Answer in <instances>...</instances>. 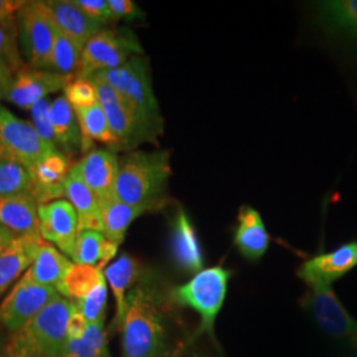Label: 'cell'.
Returning a JSON list of instances; mask_svg holds the SVG:
<instances>
[{
    "label": "cell",
    "instance_id": "cell-1",
    "mask_svg": "<svg viewBox=\"0 0 357 357\" xmlns=\"http://www.w3.org/2000/svg\"><path fill=\"white\" fill-rule=\"evenodd\" d=\"M167 303L166 298L147 283H138L130 290L119 327L122 357H180L185 343Z\"/></svg>",
    "mask_w": 357,
    "mask_h": 357
},
{
    "label": "cell",
    "instance_id": "cell-2",
    "mask_svg": "<svg viewBox=\"0 0 357 357\" xmlns=\"http://www.w3.org/2000/svg\"><path fill=\"white\" fill-rule=\"evenodd\" d=\"M172 175L168 151H134L119 159L116 196L126 204L158 208Z\"/></svg>",
    "mask_w": 357,
    "mask_h": 357
},
{
    "label": "cell",
    "instance_id": "cell-3",
    "mask_svg": "<svg viewBox=\"0 0 357 357\" xmlns=\"http://www.w3.org/2000/svg\"><path fill=\"white\" fill-rule=\"evenodd\" d=\"M75 305L57 296L22 330L13 332L7 344V357H68V320Z\"/></svg>",
    "mask_w": 357,
    "mask_h": 357
},
{
    "label": "cell",
    "instance_id": "cell-4",
    "mask_svg": "<svg viewBox=\"0 0 357 357\" xmlns=\"http://www.w3.org/2000/svg\"><path fill=\"white\" fill-rule=\"evenodd\" d=\"M91 77L101 79L121 94L138 115L151 142H156L158 135L163 132V118L153 94L149 59L144 54L134 56L116 69L100 72Z\"/></svg>",
    "mask_w": 357,
    "mask_h": 357
},
{
    "label": "cell",
    "instance_id": "cell-5",
    "mask_svg": "<svg viewBox=\"0 0 357 357\" xmlns=\"http://www.w3.org/2000/svg\"><path fill=\"white\" fill-rule=\"evenodd\" d=\"M231 271L228 268L215 266L203 268L192 277V280L169 290L172 303L188 307L199 315L197 335L206 333L215 343V324L218 312L224 305Z\"/></svg>",
    "mask_w": 357,
    "mask_h": 357
},
{
    "label": "cell",
    "instance_id": "cell-6",
    "mask_svg": "<svg viewBox=\"0 0 357 357\" xmlns=\"http://www.w3.org/2000/svg\"><path fill=\"white\" fill-rule=\"evenodd\" d=\"M144 51L137 33L130 28H102L82 50L78 76L90 78L100 72L116 69Z\"/></svg>",
    "mask_w": 357,
    "mask_h": 357
},
{
    "label": "cell",
    "instance_id": "cell-7",
    "mask_svg": "<svg viewBox=\"0 0 357 357\" xmlns=\"http://www.w3.org/2000/svg\"><path fill=\"white\" fill-rule=\"evenodd\" d=\"M301 305L351 357H357V321L345 310L331 287L307 289Z\"/></svg>",
    "mask_w": 357,
    "mask_h": 357
},
{
    "label": "cell",
    "instance_id": "cell-8",
    "mask_svg": "<svg viewBox=\"0 0 357 357\" xmlns=\"http://www.w3.org/2000/svg\"><path fill=\"white\" fill-rule=\"evenodd\" d=\"M0 141L10 153L11 160L26 167L29 172L33 171L40 162L53 153H59L56 146L44 141L38 135L32 123L20 119L1 105Z\"/></svg>",
    "mask_w": 357,
    "mask_h": 357
},
{
    "label": "cell",
    "instance_id": "cell-9",
    "mask_svg": "<svg viewBox=\"0 0 357 357\" xmlns=\"http://www.w3.org/2000/svg\"><path fill=\"white\" fill-rule=\"evenodd\" d=\"M17 31L28 68L48 70L56 29L40 0L24 3L17 13Z\"/></svg>",
    "mask_w": 357,
    "mask_h": 357
},
{
    "label": "cell",
    "instance_id": "cell-10",
    "mask_svg": "<svg viewBox=\"0 0 357 357\" xmlns=\"http://www.w3.org/2000/svg\"><path fill=\"white\" fill-rule=\"evenodd\" d=\"M63 296L89 324L106 319L107 282L101 268L75 264L65 278Z\"/></svg>",
    "mask_w": 357,
    "mask_h": 357
},
{
    "label": "cell",
    "instance_id": "cell-11",
    "mask_svg": "<svg viewBox=\"0 0 357 357\" xmlns=\"http://www.w3.org/2000/svg\"><path fill=\"white\" fill-rule=\"evenodd\" d=\"M90 78L96 85L98 103L107 116L119 150H131L142 142H151L130 103L101 79L96 77Z\"/></svg>",
    "mask_w": 357,
    "mask_h": 357
},
{
    "label": "cell",
    "instance_id": "cell-12",
    "mask_svg": "<svg viewBox=\"0 0 357 357\" xmlns=\"http://www.w3.org/2000/svg\"><path fill=\"white\" fill-rule=\"evenodd\" d=\"M57 290L20 278L0 305V320L11 332L19 331L54 301Z\"/></svg>",
    "mask_w": 357,
    "mask_h": 357
},
{
    "label": "cell",
    "instance_id": "cell-13",
    "mask_svg": "<svg viewBox=\"0 0 357 357\" xmlns=\"http://www.w3.org/2000/svg\"><path fill=\"white\" fill-rule=\"evenodd\" d=\"M38 233L69 258L78 236V218L73 205L60 199L38 205Z\"/></svg>",
    "mask_w": 357,
    "mask_h": 357
},
{
    "label": "cell",
    "instance_id": "cell-14",
    "mask_svg": "<svg viewBox=\"0 0 357 357\" xmlns=\"http://www.w3.org/2000/svg\"><path fill=\"white\" fill-rule=\"evenodd\" d=\"M355 266H357V243H349L330 253L307 259L298 268L296 275L306 283L308 289L331 287L333 282Z\"/></svg>",
    "mask_w": 357,
    "mask_h": 357
},
{
    "label": "cell",
    "instance_id": "cell-15",
    "mask_svg": "<svg viewBox=\"0 0 357 357\" xmlns=\"http://www.w3.org/2000/svg\"><path fill=\"white\" fill-rule=\"evenodd\" d=\"M73 78L75 77L61 76L51 70L31 69L26 66L15 75L6 101L24 110H31L36 103L47 100L52 93L64 90Z\"/></svg>",
    "mask_w": 357,
    "mask_h": 357
},
{
    "label": "cell",
    "instance_id": "cell-16",
    "mask_svg": "<svg viewBox=\"0 0 357 357\" xmlns=\"http://www.w3.org/2000/svg\"><path fill=\"white\" fill-rule=\"evenodd\" d=\"M78 176L89 187L98 200L109 199L115 193L119 159L114 150H91L73 165Z\"/></svg>",
    "mask_w": 357,
    "mask_h": 357
},
{
    "label": "cell",
    "instance_id": "cell-17",
    "mask_svg": "<svg viewBox=\"0 0 357 357\" xmlns=\"http://www.w3.org/2000/svg\"><path fill=\"white\" fill-rule=\"evenodd\" d=\"M41 6L53 26L82 48L102 29L73 0H45Z\"/></svg>",
    "mask_w": 357,
    "mask_h": 357
},
{
    "label": "cell",
    "instance_id": "cell-18",
    "mask_svg": "<svg viewBox=\"0 0 357 357\" xmlns=\"http://www.w3.org/2000/svg\"><path fill=\"white\" fill-rule=\"evenodd\" d=\"M73 265L75 262L68 255L41 237L36 258L22 278L35 284L52 287L63 295L65 278Z\"/></svg>",
    "mask_w": 357,
    "mask_h": 357
},
{
    "label": "cell",
    "instance_id": "cell-19",
    "mask_svg": "<svg viewBox=\"0 0 357 357\" xmlns=\"http://www.w3.org/2000/svg\"><path fill=\"white\" fill-rule=\"evenodd\" d=\"M72 165L65 153H56L31 171V190L38 205L60 200L65 196V181Z\"/></svg>",
    "mask_w": 357,
    "mask_h": 357
},
{
    "label": "cell",
    "instance_id": "cell-20",
    "mask_svg": "<svg viewBox=\"0 0 357 357\" xmlns=\"http://www.w3.org/2000/svg\"><path fill=\"white\" fill-rule=\"evenodd\" d=\"M171 253L178 268L188 274H197L204 266V255L191 218L178 208L172 218Z\"/></svg>",
    "mask_w": 357,
    "mask_h": 357
},
{
    "label": "cell",
    "instance_id": "cell-21",
    "mask_svg": "<svg viewBox=\"0 0 357 357\" xmlns=\"http://www.w3.org/2000/svg\"><path fill=\"white\" fill-rule=\"evenodd\" d=\"M40 234L19 236L0 253V296L20 280L38 255Z\"/></svg>",
    "mask_w": 357,
    "mask_h": 357
},
{
    "label": "cell",
    "instance_id": "cell-22",
    "mask_svg": "<svg viewBox=\"0 0 357 357\" xmlns=\"http://www.w3.org/2000/svg\"><path fill=\"white\" fill-rule=\"evenodd\" d=\"M38 204L31 192L0 197V225L16 237L38 233Z\"/></svg>",
    "mask_w": 357,
    "mask_h": 357
},
{
    "label": "cell",
    "instance_id": "cell-23",
    "mask_svg": "<svg viewBox=\"0 0 357 357\" xmlns=\"http://www.w3.org/2000/svg\"><path fill=\"white\" fill-rule=\"evenodd\" d=\"M268 243L270 237L259 212L249 205H243L234 231V245L240 255L249 261H258L268 252Z\"/></svg>",
    "mask_w": 357,
    "mask_h": 357
},
{
    "label": "cell",
    "instance_id": "cell-24",
    "mask_svg": "<svg viewBox=\"0 0 357 357\" xmlns=\"http://www.w3.org/2000/svg\"><path fill=\"white\" fill-rule=\"evenodd\" d=\"M65 197L73 205L78 218V233L84 230L102 231V215L98 199L72 168L65 181Z\"/></svg>",
    "mask_w": 357,
    "mask_h": 357
},
{
    "label": "cell",
    "instance_id": "cell-25",
    "mask_svg": "<svg viewBox=\"0 0 357 357\" xmlns=\"http://www.w3.org/2000/svg\"><path fill=\"white\" fill-rule=\"evenodd\" d=\"M103 274L114 295L115 318L113 326L119 330L125 317L128 294L137 286L135 283L139 282L141 278V265L131 255H122L103 270Z\"/></svg>",
    "mask_w": 357,
    "mask_h": 357
},
{
    "label": "cell",
    "instance_id": "cell-26",
    "mask_svg": "<svg viewBox=\"0 0 357 357\" xmlns=\"http://www.w3.org/2000/svg\"><path fill=\"white\" fill-rule=\"evenodd\" d=\"M118 248L119 246L110 241L102 231L84 230L77 236L70 259H73V262L78 265L105 270L109 266V262L116 255Z\"/></svg>",
    "mask_w": 357,
    "mask_h": 357
},
{
    "label": "cell",
    "instance_id": "cell-27",
    "mask_svg": "<svg viewBox=\"0 0 357 357\" xmlns=\"http://www.w3.org/2000/svg\"><path fill=\"white\" fill-rule=\"evenodd\" d=\"M98 203L102 215L103 234L118 246L125 241L132 221L150 211L143 206L126 204L116 195L98 200Z\"/></svg>",
    "mask_w": 357,
    "mask_h": 357
},
{
    "label": "cell",
    "instance_id": "cell-28",
    "mask_svg": "<svg viewBox=\"0 0 357 357\" xmlns=\"http://www.w3.org/2000/svg\"><path fill=\"white\" fill-rule=\"evenodd\" d=\"M81 131V150L85 153L93 147L94 142H100L113 150H119L118 141L110 128L107 116L100 103L86 109H75Z\"/></svg>",
    "mask_w": 357,
    "mask_h": 357
},
{
    "label": "cell",
    "instance_id": "cell-29",
    "mask_svg": "<svg viewBox=\"0 0 357 357\" xmlns=\"http://www.w3.org/2000/svg\"><path fill=\"white\" fill-rule=\"evenodd\" d=\"M51 116L57 149L60 146L66 153H73L81 146V131L75 109L65 97H57L51 102Z\"/></svg>",
    "mask_w": 357,
    "mask_h": 357
},
{
    "label": "cell",
    "instance_id": "cell-30",
    "mask_svg": "<svg viewBox=\"0 0 357 357\" xmlns=\"http://www.w3.org/2000/svg\"><path fill=\"white\" fill-rule=\"evenodd\" d=\"M82 50L84 48L79 47L72 38H66L64 33L56 29L54 45H53L48 70L61 76L76 78L81 69Z\"/></svg>",
    "mask_w": 357,
    "mask_h": 357
},
{
    "label": "cell",
    "instance_id": "cell-31",
    "mask_svg": "<svg viewBox=\"0 0 357 357\" xmlns=\"http://www.w3.org/2000/svg\"><path fill=\"white\" fill-rule=\"evenodd\" d=\"M68 357H112L105 331V320L89 324L82 339H69Z\"/></svg>",
    "mask_w": 357,
    "mask_h": 357
},
{
    "label": "cell",
    "instance_id": "cell-32",
    "mask_svg": "<svg viewBox=\"0 0 357 357\" xmlns=\"http://www.w3.org/2000/svg\"><path fill=\"white\" fill-rule=\"evenodd\" d=\"M320 8L331 26L357 36V0L321 1Z\"/></svg>",
    "mask_w": 357,
    "mask_h": 357
},
{
    "label": "cell",
    "instance_id": "cell-33",
    "mask_svg": "<svg viewBox=\"0 0 357 357\" xmlns=\"http://www.w3.org/2000/svg\"><path fill=\"white\" fill-rule=\"evenodd\" d=\"M31 190V174L13 160H0V197Z\"/></svg>",
    "mask_w": 357,
    "mask_h": 357
},
{
    "label": "cell",
    "instance_id": "cell-34",
    "mask_svg": "<svg viewBox=\"0 0 357 357\" xmlns=\"http://www.w3.org/2000/svg\"><path fill=\"white\" fill-rule=\"evenodd\" d=\"M0 60L8 65L13 75L26 68L19 50L17 24L10 26L0 23Z\"/></svg>",
    "mask_w": 357,
    "mask_h": 357
},
{
    "label": "cell",
    "instance_id": "cell-35",
    "mask_svg": "<svg viewBox=\"0 0 357 357\" xmlns=\"http://www.w3.org/2000/svg\"><path fill=\"white\" fill-rule=\"evenodd\" d=\"M65 98L73 109H86L98 103L97 89L91 78H73L65 86Z\"/></svg>",
    "mask_w": 357,
    "mask_h": 357
},
{
    "label": "cell",
    "instance_id": "cell-36",
    "mask_svg": "<svg viewBox=\"0 0 357 357\" xmlns=\"http://www.w3.org/2000/svg\"><path fill=\"white\" fill-rule=\"evenodd\" d=\"M31 114H32V121H33L32 125H33V128H36L38 135L44 141H47L57 147L54 131H53V125H52L51 102H50V100L47 98V100H43V101L36 103L31 109Z\"/></svg>",
    "mask_w": 357,
    "mask_h": 357
},
{
    "label": "cell",
    "instance_id": "cell-37",
    "mask_svg": "<svg viewBox=\"0 0 357 357\" xmlns=\"http://www.w3.org/2000/svg\"><path fill=\"white\" fill-rule=\"evenodd\" d=\"M91 20L105 26L113 22L109 0H73Z\"/></svg>",
    "mask_w": 357,
    "mask_h": 357
},
{
    "label": "cell",
    "instance_id": "cell-38",
    "mask_svg": "<svg viewBox=\"0 0 357 357\" xmlns=\"http://www.w3.org/2000/svg\"><path fill=\"white\" fill-rule=\"evenodd\" d=\"M109 6L113 22H134L144 17V13L139 8V6H137L131 0H109Z\"/></svg>",
    "mask_w": 357,
    "mask_h": 357
},
{
    "label": "cell",
    "instance_id": "cell-39",
    "mask_svg": "<svg viewBox=\"0 0 357 357\" xmlns=\"http://www.w3.org/2000/svg\"><path fill=\"white\" fill-rule=\"evenodd\" d=\"M24 0H0V23L17 24V13L24 6Z\"/></svg>",
    "mask_w": 357,
    "mask_h": 357
},
{
    "label": "cell",
    "instance_id": "cell-40",
    "mask_svg": "<svg viewBox=\"0 0 357 357\" xmlns=\"http://www.w3.org/2000/svg\"><path fill=\"white\" fill-rule=\"evenodd\" d=\"M88 328H89V323L84 318V315L77 308H75V311L72 312L70 318L68 320V326H66L69 339H72V340L82 339L88 331Z\"/></svg>",
    "mask_w": 357,
    "mask_h": 357
},
{
    "label": "cell",
    "instance_id": "cell-41",
    "mask_svg": "<svg viewBox=\"0 0 357 357\" xmlns=\"http://www.w3.org/2000/svg\"><path fill=\"white\" fill-rule=\"evenodd\" d=\"M13 70L8 68V65L0 60V100H6L8 96V91L13 86Z\"/></svg>",
    "mask_w": 357,
    "mask_h": 357
},
{
    "label": "cell",
    "instance_id": "cell-42",
    "mask_svg": "<svg viewBox=\"0 0 357 357\" xmlns=\"http://www.w3.org/2000/svg\"><path fill=\"white\" fill-rule=\"evenodd\" d=\"M15 238H16V236L13 234L11 230H8L7 228H4V227L0 225V253H1L10 243H13Z\"/></svg>",
    "mask_w": 357,
    "mask_h": 357
},
{
    "label": "cell",
    "instance_id": "cell-43",
    "mask_svg": "<svg viewBox=\"0 0 357 357\" xmlns=\"http://www.w3.org/2000/svg\"><path fill=\"white\" fill-rule=\"evenodd\" d=\"M0 160H11L10 153L6 150V147H4L1 141H0Z\"/></svg>",
    "mask_w": 357,
    "mask_h": 357
},
{
    "label": "cell",
    "instance_id": "cell-44",
    "mask_svg": "<svg viewBox=\"0 0 357 357\" xmlns=\"http://www.w3.org/2000/svg\"><path fill=\"white\" fill-rule=\"evenodd\" d=\"M0 357H6V356H0Z\"/></svg>",
    "mask_w": 357,
    "mask_h": 357
}]
</instances>
